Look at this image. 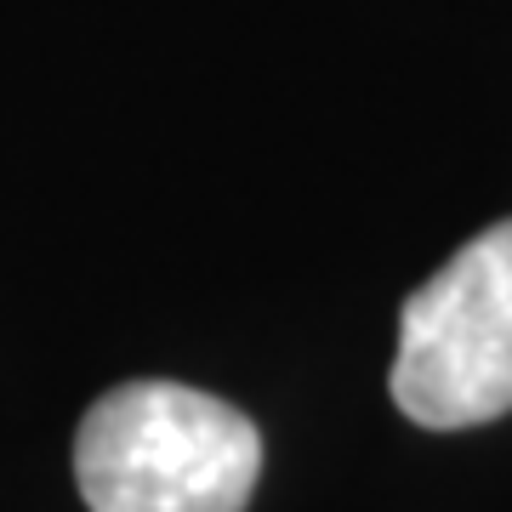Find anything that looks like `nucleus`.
I'll return each instance as SVG.
<instances>
[{
	"instance_id": "1",
	"label": "nucleus",
	"mask_w": 512,
	"mask_h": 512,
	"mask_svg": "<svg viewBox=\"0 0 512 512\" xmlns=\"http://www.w3.org/2000/svg\"><path fill=\"white\" fill-rule=\"evenodd\" d=\"M256 473V421L183 382L109 387L74 433V484L92 512H245Z\"/></svg>"
},
{
	"instance_id": "2",
	"label": "nucleus",
	"mask_w": 512,
	"mask_h": 512,
	"mask_svg": "<svg viewBox=\"0 0 512 512\" xmlns=\"http://www.w3.org/2000/svg\"><path fill=\"white\" fill-rule=\"evenodd\" d=\"M387 387L404 416L433 433L512 410V217L473 234L404 296Z\"/></svg>"
}]
</instances>
